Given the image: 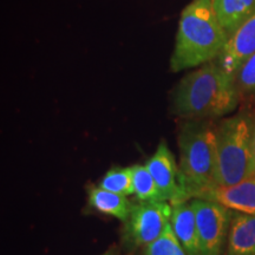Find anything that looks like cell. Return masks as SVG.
I'll return each mask as SVG.
<instances>
[{
    "label": "cell",
    "mask_w": 255,
    "mask_h": 255,
    "mask_svg": "<svg viewBox=\"0 0 255 255\" xmlns=\"http://www.w3.org/2000/svg\"><path fill=\"white\" fill-rule=\"evenodd\" d=\"M170 225L188 255H203L197 232L195 213L189 201L173 205Z\"/></svg>",
    "instance_id": "10"
},
{
    "label": "cell",
    "mask_w": 255,
    "mask_h": 255,
    "mask_svg": "<svg viewBox=\"0 0 255 255\" xmlns=\"http://www.w3.org/2000/svg\"><path fill=\"white\" fill-rule=\"evenodd\" d=\"M177 143L178 167L190 199L219 187L216 126L210 120H182Z\"/></svg>",
    "instance_id": "3"
},
{
    "label": "cell",
    "mask_w": 255,
    "mask_h": 255,
    "mask_svg": "<svg viewBox=\"0 0 255 255\" xmlns=\"http://www.w3.org/2000/svg\"><path fill=\"white\" fill-rule=\"evenodd\" d=\"M143 255H188L181 245L170 222L159 237L143 247Z\"/></svg>",
    "instance_id": "16"
},
{
    "label": "cell",
    "mask_w": 255,
    "mask_h": 255,
    "mask_svg": "<svg viewBox=\"0 0 255 255\" xmlns=\"http://www.w3.org/2000/svg\"><path fill=\"white\" fill-rule=\"evenodd\" d=\"M103 255H111V253H110V252H107V253H104Z\"/></svg>",
    "instance_id": "19"
},
{
    "label": "cell",
    "mask_w": 255,
    "mask_h": 255,
    "mask_svg": "<svg viewBox=\"0 0 255 255\" xmlns=\"http://www.w3.org/2000/svg\"><path fill=\"white\" fill-rule=\"evenodd\" d=\"M235 81L240 94H255V52L239 68Z\"/></svg>",
    "instance_id": "17"
},
{
    "label": "cell",
    "mask_w": 255,
    "mask_h": 255,
    "mask_svg": "<svg viewBox=\"0 0 255 255\" xmlns=\"http://www.w3.org/2000/svg\"><path fill=\"white\" fill-rule=\"evenodd\" d=\"M145 165L154 177L164 201L173 206L190 199L183 175L164 139L159 142L155 154L148 159Z\"/></svg>",
    "instance_id": "7"
},
{
    "label": "cell",
    "mask_w": 255,
    "mask_h": 255,
    "mask_svg": "<svg viewBox=\"0 0 255 255\" xmlns=\"http://www.w3.org/2000/svg\"><path fill=\"white\" fill-rule=\"evenodd\" d=\"M226 254L255 255V215L233 210Z\"/></svg>",
    "instance_id": "11"
},
{
    "label": "cell",
    "mask_w": 255,
    "mask_h": 255,
    "mask_svg": "<svg viewBox=\"0 0 255 255\" xmlns=\"http://www.w3.org/2000/svg\"><path fill=\"white\" fill-rule=\"evenodd\" d=\"M197 199L214 201L234 212L255 215V178L228 187H215Z\"/></svg>",
    "instance_id": "9"
},
{
    "label": "cell",
    "mask_w": 255,
    "mask_h": 255,
    "mask_svg": "<svg viewBox=\"0 0 255 255\" xmlns=\"http://www.w3.org/2000/svg\"><path fill=\"white\" fill-rule=\"evenodd\" d=\"M240 98L235 75L216 60L180 79L171 94V111L181 120H214L237 109Z\"/></svg>",
    "instance_id": "1"
},
{
    "label": "cell",
    "mask_w": 255,
    "mask_h": 255,
    "mask_svg": "<svg viewBox=\"0 0 255 255\" xmlns=\"http://www.w3.org/2000/svg\"><path fill=\"white\" fill-rule=\"evenodd\" d=\"M189 202L195 213L203 255H221L233 210L205 199H190Z\"/></svg>",
    "instance_id": "6"
},
{
    "label": "cell",
    "mask_w": 255,
    "mask_h": 255,
    "mask_svg": "<svg viewBox=\"0 0 255 255\" xmlns=\"http://www.w3.org/2000/svg\"><path fill=\"white\" fill-rule=\"evenodd\" d=\"M255 52V11L229 37L227 45L216 62L226 71L235 75L248 57Z\"/></svg>",
    "instance_id": "8"
},
{
    "label": "cell",
    "mask_w": 255,
    "mask_h": 255,
    "mask_svg": "<svg viewBox=\"0 0 255 255\" xmlns=\"http://www.w3.org/2000/svg\"><path fill=\"white\" fill-rule=\"evenodd\" d=\"M89 203L98 212L114 216L122 222H126L129 219L133 206L128 200V196L111 193V191L104 190L100 187L92 188L90 190Z\"/></svg>",
    "instance_id": "13"
},
{
    "label": "cell",
    "mask_w": 255,
    "mask_h": 255,
    "mask_svg": "<svg viewBox=\"0 0 255 255\" xmlns=\"http://www.w3.org/2000/svg\"><path fill=\"white\" fill-rule=\"evenodd\" d=\"M252 149H253V157L255 164V122L253 123V128H252Z\"/></svg>",
    "instance_id": "18"
},
{
    "label": "cell",
    "mask_w": 255,
    "mask_h": 255,
    "mask_svg": "<svg viewBox=\"0 0 255 255\" xmlns=\"http://www.w3.org/2000/svg\"><path fill=\"white\" fill-rule=\"evenodd\" d=\"M173 206L168 201H151L132 206L126 222V238L133 247H144L163 233L170 222Z\"/></svg>",
    "instance_id": "5"
},
{
    "label": "cell",
    "mask_w": 255,
    "mask_h": 255,
    "mask_svg": "<svg viewBox=\"0 0 255 255\" xmlns=\"http://www.w3.org/2000/svg\"><path fill=\"white\" fill-rule=\"evenodd\" d=\"M252 128L246 114L227 117L216 126L219 187L255 178Z\"/></svg>",
    "instance_id": "4"
},
{
    "label": "cell",
    "mask_w": 255,
    "mask_h": 255,
    "mask_svg": "<svg viewBox=\"0 0 255 255\" xmlns=\"http://www.w3.org/2000/svg\"><path fill=\"white\" fill-rule=\"evenodd\" d=\"M132 181L133 194L141 202H151V201H164L156 184L154 177L146 168V165H132Z\"/></svg>",
    "instance_id": "14"
},
{
    "label": "cell",
    "mask_w": 255,
    "mask_h": 255,
    "mask_svg": "<svg viewBox=\"0 0 255 255\" xmlns=\"http://www.w3.org/2000/svg\"><path fill=\"white\" fill-rule=\"evenodd\" d=\"M213 2L228 37L255 11V0H213Z\"/></svg>",
    "instance_id": "12"
},
{
    "label": "cell",
    "mask_w": 255,
    "mask_h": 255,
    "mask_svg": "<svg viewBox=\"0 0 255 255\" xmlns=\"http://www.w3.org/2000/svg\"><path fill=\"white\" fill-rule=\"evenodd\" d=\"M228 39L213 0H191L181 12L170 70L180 72L218 59Z\"/></svg>",
    "instance_id": "2"
},
{
    "label": "cell",
    "mask_w": 255,
    "mask_h": 255,
    "mask_svg": "<svg viewBox=\"0 0 255 255\" xmlns=\"http://www.w3.org/2000/svg\"><path fill=\"white\" fill-rule=\"evenodd\" d=\"M98 187L102 189L130 196L133 194L132 168H113L104 175Z\"/></svg>",
    "instance_id": "15"
}]
</instances>
